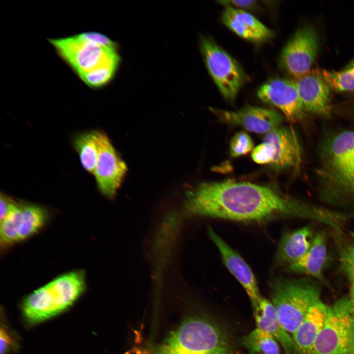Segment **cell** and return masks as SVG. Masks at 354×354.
I'll list each match as a JSON object with an SVG mask.
<instances>
[{
  "instance_id": "1",
  "label": "cell",
  "mask_w": 354,
  "mask_h": 354,
  "mask_svg": "<svg viewBox=\"0 0 354 354\" xmlns=\"http://www.w3.org/2000/svg\"><path fill=\"white\" fill-rule=\"evenodd\" d=\"M187 207L196 215L243 222L313 216L312 206L270 187L233 180L202 183L189 193Z\"/></svg>"
},
{
  "instance_id": "2",
  "label": "cell",
  "mask_w": 354,
  "mask_h": 354,
  "mask_svg": "<svg viewBox=\"0 0 354 354\" xmlns=\"http://www.w3.org/2000/svg\"><path fill=\"white\" fill-rule=\"evenodd\" d=\"M154 354H237L226 331L207 318L186 319L156 348Z\"/></svg>"
},
{
  "instance_id": "3",
  "label": "cell",
  "mask_w": 354,
  "mask_h": 354,
  "mask_svg": "<svg viewBox=\"0 0 354 354\" xmlns=\"http://www.w3.org/2000/svg\"><path fill=\"white\" fill-rule=\"evenodd\" d=\"M86 287V275L82 270L56 277L23 299L21 310L24 320L33 325L59 314L79 299Z\"/></svg>"
},
{
  "instance_id": "4",
  "label": "cell",
  "mask_w": 354,
  "mask_h": 354,
  "mask_svg": "<svg viewBox=\"0 0 354 354\" xmlns=\"http://www.w3.org/2000/svg\"><path fill=\"white\" fill-rule=\"evenodd\" d=\"M271 300L278 319L290 334L297 329L309 310L321 301V288L308 278H279L271 284Z\"/></svg>"
},
{
  "instance_id": "5",
  "label": "cell",
  "mask_w": 354,
  "mask_h": 354,
  "mask_svg": "<svg viewBox=\"0 0 354 354\" xmlns=\"http://www.w3.org/2000/svg\"><path fill=\"white\" fill-rule=\"evenodd\" d=\"M95 31H86L59 38H48L59 57L80 79L102 66L120 62L118 50L101 45Z\"/></svg>"
},
{
  "instance_id": "6",
  "label": "cell",
  "mask_w": 354,
  "mask_h": 354,
  "mask_svg": "<svg viewBox=\"0 0 354 354\" xmlns=\"http://www.w3.org/2000/svg\"><path fill=\"white\" fill-rule=\"evenodd\" d=\"M200 48L206 66L225 99L233 102L244 84L239 64L210 37L202 36Z\"/></svg>"
},
{
  "instance_id": "7",
  "label": "cell",
  "mask_w": 354,
  "mask_h": 354,
  "mask_svg": "<svg viewBox=\"0 0 354 354\" xmlns=\"http://www.w3.org/2000/svg\"><path fill=\"white\" fill-rule=\"evenodd\" d=\"M354 315L344 298L328 307L325 324L314 342L310 354H350Z\"/></svg>"
},
{
  "instance_id": "8",
  "label": "cell",
  "mask_w": 354,
  "mask_h": 354,
  "mask_svg": "<svg viewBox=\"0 0 354 354\" xmlns=\"http://www.w3.org/2000/svg\"><path fill=\"white\" fill-rule=\"evenodd\" d=\"M48 212L43 207L18 202L14 208L0 221V237L5 244L12 245L27 239L46 223Z\"/></svg>"
},
{
  "instance_id": "9",
  "label": "cell",
  "mask_w": 354,
  "mask_h": 354,
  "mask_svg": "<svg viewBox=\"0 0 354 354\" xmlns=\"http://www.w3.org/2000/svg\"><path fill=\"white\" fill-rule=\"evenodd\" d=\"M319 48L317 34L311 26L298 29L284 46L280 56L283 69L295 79L310 72Z\"/></svg>"
},
{
  "instance_id": "10",
  "label": "cell",
  "mask_w": 354,
  "mask_h": 354,
  "mask_svg": "<svg viewBox=\"0 0 354 354\" xmlns=\"http://www.w3.org/2000/svg\"><path fill=\"white\" fill-rule=\"evenodd\" d=\"M97 147V160L93 173L97 186L105 196L112 198L125 175L127 168L107 136L94 131Z\"/></svg>"
},
{
  "instance_id": "11",
  "label": "cell",
  "mask_w": 354,
  "mask_h": 354,
  "mask_svg": "<svg viewBox=\"0 0 354 354\" xmlns=\"http://www.w3.org/2000/svg\"><path fill=\"white\" fill-rule=\"evenodd\" d=\"M257 96L264 102L279 109L290 121H298L304 115L294 81L280 78L270 80L259 88Z\"/></svg>"
},
{
  "instance_id": "12",
  "label": "cell",
  "mask_w": 354,
  "mask_h": 354,
  "mask_svg": "<svg viewBox=\"0 0 354 354\" xmlns=\"http://www.w3.org/2000/svg\"><path fill=\"white\" fill-rule=\"evenodd\" d=\"M328 166L338 182L354 191V131H344L329 142Z\"/></svg>"
},
{
  "instance_id": "13",
  "label": "cell",
  "mask_w": 354,
  "mask_h": 354,
  "mask_svg": "<svg viewBox=\"0 0 354 354\" xmlns=\"http://www.w3.org/2000/svg\"><path fill=\"white\" fill-rule=\"evenodd\" d=\"M210 110L224 122L259 134L268 133L279 127L283 120L278 112L259 107L248 106L236 111L212 108Z\"/></svg>"
},
{
  "instance_id": "14",
  "label": "cell",
  "mask_w": 354,
  "mask_h": 354,
  "mask_svg": "<svg viewBox=\"0 0 354 354\" xmlns=\"http://www.w3.org/2000/svg\"><path fill=\"white\" fill-rule=\"evenodd\" d=\"M208 233L217 246L224 264L246 291L253 308L256 307L263 297L261 295L256 278L250 267L242 257L212 229L208 228Z\"/></svg>"
},
{
  "instance_id": "15",
  "label": "cell",
  "mask_w": 354,
  "mask_h": 354,
  "mask_svg": "<svg viewBox=\"0 0 354 354\" xmlns=\"http://www.w3.org/2000/svg\"><path fill=\"white\" fill-rule=\"evenodd\" d=\"M294 81L305 110L322 116L330 115V87L318 71H310Z\"/></svg>"
},
{
  "instance_id": "16",
  "label": "cell",
  "mask_w": 354,
  "mask_h": 354,
  "mask_svg": "<svg viewBox=\"0 0 354 354\" xmlns=\"http://www.w3.org/2000/svg\"><path fill=\"white\" fill-rule=\"evenodd\" d=\"M263 142L270 143L274 150L271 165L276 168H298L301 161L300 146L292 127H278L264 137Z\"/></svg>"
},
{
  "instance_id": "17",
  "label": "cell",
  "mask_w": 354,
  "mask_h": 354,
  "mask_svg": "<svg viewBox=\"0 0 354 354\" xmlns=\"http://www.w3.org/2000/svg\"><path fill=\"white\" fill-rule=\"evenodd\" d=\"M221 20L224 25L239 36L255 43L270 39L272 31L246 11L225 7Z\"/></svg>"
},
{
  "instance_id": "18",
  "label": "cell",
  "mask_w": 354,
  "mask_h": 354,
  "mask_svg": "<svg viewBox=\"0 0 354 354\" xmlns=\"http://www.w3.org/2000/svg\"><path fill=\"white\" fill-rule=\"evenodd\" d=\"M328 307L322 301L313 306L292 335L295 350L298 354H310L314 342L324 327Z\"/></svg>"
},
{
  "instance_id": "19",
  "label": "cell",
  "mask_w": 354,
  "mask_h": 354,
  "mask_svg": "<svg viewBox=\"0 0 354 354\" xmlns=\"http://www.w3.org/2000/svg\"><path fill=\"white\" fill-rule=\"evenodd\" d=\"M313 236L312 229L310 226H305L284 235L276 253V264L289 266L300 260L309 250Z\"/></svg>"
},
{
  "instance_id": "20",
  "label": "cell",
  "mask_w": 354,
  "mask_h": 354,
  "mask_svg": "<svg viewBox=\"0 0 354 354\" xmlns=\"http://www.w3.org/2000/svg\"><path fill=\"white\" fill-rule=\"evenodd\" d=\"M253 309L257 328L273 336L286 354H292L295 350L293 337L281 324L272 302L262 297L258 306Z\"/></svg>"
},
{
  "instance_id": "21",
  "label": "cell",
  "mask_w": 354,
  "mask_h": 354,
  "mask_svg": "<svg viewBox=\"0 0 354 354\" xmlns=\"http://www.w3.org/2000/svg\"><path fill=\"white\" fill-rule=\"evenodd\" d=\"M326 237L318 232L313 236L311 246L305 255L295 263L288 266L290 271L301 273L326 283L323 270L326 262L327 251Z\"/></svg>"
},
{
  "instance_id": "22",
  "label": "cell",
  "mask_w": 354,
  "mask_h": 354,
  "mask_svg": "<svg viewBox=\"0 0 354 354\" xmlns=\"http://www.w3.org/2000/svg\"><path fill=\"white\" fill-rule=\"evenodd\" d=\"M73 146L83 168L88 173L93 174L98 156L94 131L76 135L73 139Z\"/></svg>"
},
{
  "instance_id": "23",
  "label": "cell",
  "mask_w": 354,
  "mask_h": 354,
  "mask_svg": "<svg viewBox=\"0 0 354 354\" xmlns=\"http://www.w3.org/2000/svg\"><path fill=\"white\" fill-rule=\"evenodd\" d=\"M249 354H280L277 341L268 332L256 328L241 339Z\"/></svg>"
},
{
  "instance_id": "24",
  "label": "cell",
  "mask_w": 354,
  "mask_h": 354,
  "mask_svg": "<svg viewBox=\"0 0 354 354\" xmlns=\"http://www.w3.org/2000/svg\"><path fill=\"white\" fill-rule=\"evenodd\" d=\"M318 71L330 88L338 91L354 90V67L341 71Z\"/></svg>"
},
{
  "instance_id": "25",
  "label": "cell",
  "mask_w": 354,
  "mask_h": 354,
  "mask_svg": "<svg viewBox=\"0 0 354 354\" xmlns=\"http://www.w3.org/2000/svg\"><path fill=\"white\" fill-rule=\"evenodd\" d=\"M119 64L107 65L88 73L80 79L91 89H99L106 87L115 78Z\"/></svg>"
},
{
  "instance_id": "26",
  "label": "cell",
  "mask_w": 354,
  "mask_h": 354,
  "mask_svg": "<svg viewBox=\"0 0 354 354\" xmlns=\"http://www.w3.org/2000/svg\"><path fill=\"white\" fill-rule=\"evenodd\" d=\"M253 142L245 132H238L232 137L230 146L231 155L238 157L249 152L253 148Z\"/></svg>"
},
{
  "instance_id": "27",
  "label": "cell",
  "mask_w": 354,
  "mask_h": 354,
  "mask_svg": "<svg viewBox=\"0 0 354 354\" xmlns=\"http://www.w3.org/2000/svg\"><path fill=\"white\" fill-rule=\"evenodd\" d=\"M350 239L342 241L337 238V250L342 266L354 267V234Z\"/></svg>"
},
{
  "instance_id": "28",
  "label": "cell",
  "mask_w": 354,
  "mask_h": 354,
  "mask_svg": "<svg viewBox=\"0 0 354 354\" xmlns=\"http://www.w3.org/2000/svg\"><path fill=\"white\" fill-rule=\"evenodd\" d=\"M274 157V150L272 145L266 142L258 145L253 150L252 158L254 161L260 164L272 163Z\"/></svg>"
},
{
  "instance_id": "29",
  "label": "cell",
  "mask_w": 354,
  "mask_h": 354,
  "mask_svg": "<svg viewBox=\"0 0 354 354\" xmlns=\"http://www.w3.org/2000/svg\"><path fill=\"white\" fill-rule=\"evenodd\" d=\"M0 354H8L17 350L18 342L15 335L4 324L0 327Z\"/></svg>"
},
{
  "instance_id": "30",
  "label": "cell",
  "mask_w": 354,
  "mask_h": 354,
  "mask_svg": "<svg viewBox=\"0 0 354 354\" xmlns=\"http://www.w3.org/2000/svg\"><path fill=\"white\" fill-rule=\"evenodd\" d=\"M342 267L347 275L350 287L349 295L345 297L346 304L350 312L354 315V267L343 266Z\"/></svg>"
},
{
  "instance_id": "31",
  "label": "cell",
  "mask_w": 354,
  "mask_h": 354,
  "mask_svg": "<svg viewBox=\"0 0 354 354\" xmlns=\"http://www.w3.org/2000/svg\"><path fill=\"white\" fill-rule=\"evenodd\" d=\"M18 201L8 197L4 194L1 193L0 197V219L3 220L6 216L13 209Z\"/></svg>"
},
{
  "instance_id": "32",
  "label": "cell",
  "mask_w": 354,
  "mask_h": 354,
  "mask_svg": "<svg viewBox=\"0 0 354 354\" xmlns=\"http://www.w3.org/2000/svg\"><path fill=\"white\" fill-rule=\"evenodd\" d=\"M218 2L226 6H230L235 8L244 10L254 8L257 5V1L254 0H219Z\"/></svg>"
},
{
  "instance_id": "33",
  "label": "cell",
  "mask_w": 354,
  "mask_h": 354,
  "mask_svg": "<svg viewBox=\"0 0 354 354\" xmlns=\"http://www.w3.org/2000/svg\"><path fill=\"white\" fill-rule=\"evenodd\" d=\"M350 354H354V323L352 328L351 345H350Z\"/></svg>"
},
{
  "instance_id": "34",
  "label": "cell",
  "mask_w": 354,
  "mask_h": 354,
  "mask_svg": "<svg viewBox=\"0 0 354 354\" xmlns=\"http://www.w3.org/2000/svg\"><path fill=\"white\" fill-rule=\"evenodd\" d=\"M354 67V58L350 61V62L345 67V69H349Z\"/></svg>"
}]
</instances>
